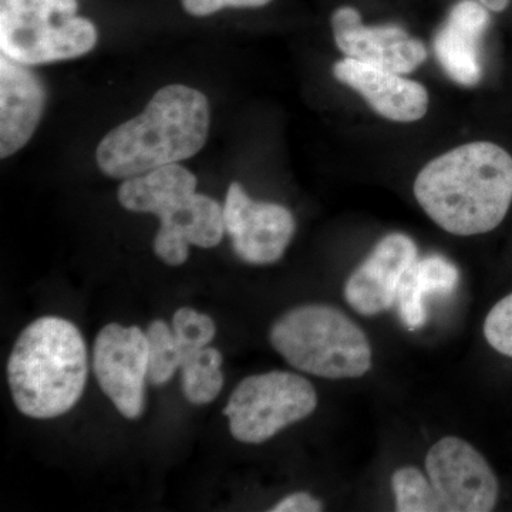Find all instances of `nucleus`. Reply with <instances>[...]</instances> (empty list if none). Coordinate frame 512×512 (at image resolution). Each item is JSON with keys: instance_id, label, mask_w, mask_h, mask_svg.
<instances>
[{"instance_id": "nucleus-1", "label": "nucleus", "mask_w": 512, "mask_h": 512, "mask_svg": "<svg viewBox=\"0 0 512 512\" xmlns=\"http://www.w3.org/2000/svg\"><path fill=\"white\" fill-rule=\"evenodd\" d=\"M414 197L448 234H487L511 207L512 156L490 141L453 148L417 174Z\"/></svg>"}, {"instance_id": "nucleus-2", "label": "nucleus", "mask_w": 512, "mask_h": 512, "mask_svg": "<svg viewBox=\"0 0 512 512\" xmlns=\"http://www.w3.org/2000/svg\"><path fill=\"white\" fill-rule=\"evenodd\" d=\"M207 97L184 84L154 94L140 116L111 130L96 151L101 173L117 180L180 163L198 153L210 131Z\"/></svg>"}, {"instance_id": "nucleus-3", "label": "nucleus", "mask_w": 512, "mask_h": 512, "mask_svg": "<svg viewBox=\"0 0 512 512\" xmlns=\"http://www.w3.org/2000/svg\"><path fill=\"white\" fill-rule=\"evenodd\" d=\"M89 375L86 343L72 322L45 316L20 333L8 362V382L19 412L55 419L79 402Z\"/></svg>"}, {"instance_id": "nucleus-4", "label": "nucleus", "mask_w": 512, "mask_h": 512, "mask_svg": "<svg viewBox=\"0 0 512 512\" xmlns=\"http://www.w3.org/2000/svg\"><path fill=\"white\" fill-rule=\"evenodd\" d=\"M269 340L289 365L322 379H359L372 369L366 333L333 306L313 303L286 312Z\"/></svg>"}, {"instance_id": "nucleus-5", "label": "nucleus", "mask_w": 512, "mask_h": 512, "mask_svg": "<svg viewBox=\"0 0 512 512\" xmlns=\"http://www.w3.org/2000/svg\"><path fill=\"white\" fill-rule=\"evenodd\" d=\"M76 0H0V50L25 66L62 62L92 52L99 35L77 15Z\"/></svg>"}, {"instance_id": "nucleus-6", "label": "nucleus", "mask_w": 512, "mask_h": 512, "mask_svg": "<svg viewBox=\"0 0 512 512\" xmlns=\"http://www.w3.org/2000/svg\"><path fill=\"white\" fill-rule=\"evenodd\" d=\"M316 407L318 394L308 379L274 370L242 380L229 397L224 414L235 440L261 444L311 416Z\"/></svg>"}, {"instance_id": "nucleus-7", "label": "nucleus", "mask_w": 512, "mask_h": 512, "mask_svg": "<svg viewBox=\"0 0 512 512\" xmlns=\"http://www.w3.org/2000/svg\"><path fill=\"white\" fill-rule=\"evenodd\" d=\"M426 471L443 511L488 512L497 505V476L466 440L444 437L437 441L427 453Z\"/></svg>"}, {"instance_id": "nucleus-8", "label": "nucleus", "mask_w": 512, "mask_h": 512, "mask_svg": "<svg viewBox=\"0 0 512 512\" xmlns=\"http://www.w3.org/2000/svg\"><path fill=\"white\" fill-rule=\"evenodd\" d=\"M93 369L101 390L121 416L138 419L144 412L148 382L146 333L137 326H104L94 342Z\"/></svg>"}, {"instance_id": "nucleus-9", "label": "nucleus", "mask_w": 512, "mask_h": 512, "mask_svg": "<svg viewBox=\"0 0 512 512\" xmlns=\"http://www.w3.org/2000/svg\"><path fill=\"white\" fill-rule=\"evenodd\" d=\"M224 222L235 254L252 265L278 262L296 229L288 208L275 202L254 201L238 183L229 185Z\"/></svg>"}, {"instance_id": "nucleus-10", "label": "nucleus", "mask_w": 512, "mask_h": 512, "mask_svg": "<svg viewBox=\"0 0 512 512\" xmlns=\"http://www.w3.org/2000/svg\"><path fill=\"white\" fill-rule=\"evenodd\" d=\"M333 36L340 52L357 62L390 72H413L427 59V49L396 25L366 26L355 8L343 6L332 16Z\"/></svg>"}, {"instance_id": "nucleus-11", "label": "nucleus", "mask_w": 512, "mask_h": 512, "mask_svg": "<svg viewBox=\"0 0 512 512\" xmlns=\"http://www.w3.org/2000/svg\"><path fill=\"white\" fill-rule=\"evenodd\" d=\"M417 259L419 251L412 238L400 232L386 235L346 281V302L363 316L389 311L404 274Z\"/></svg>"}, {"instance_id": "nucleus-12", "label": "nucleus", "mask_w": 512, "mask_h": 512, "mask_svg": "<svg viewBox=\"0 0 512 512\" xmlns=\"http://www.w3.org/2000/svg\"><path fill=\"white\" fill-rule=\"evenodd\" d=\"M333 76L356 90L384 119L413 123L423 119L429 110L426 87L402 74L345 57L333 66Z\"/></svg>"}, {"instance_id": "nucleus-13", "label": "nucleus", "mask_w": 512, "mask_h": 512, "mask_svg": "<svg viewBox=\"0 0 512 512\" xmlns=\"http://www.w3.org/2000/svg\"><path fill=\"white\" fill-rule=\"evenodd\" d=\"M161 227L154 252L164 264L180 266L190 255V245L214 248L225 234L224 207L204 194L190 195L158 215Z\"/></svg>"}, {"instance_id": "nucleus-14", "label": "nucleus", "mask_w": 512, "mask_h": 512, "mask_svg": "<svg viewBox=\"0 0 512 512\" xmlns=\"http://www.w3.org/2000/svg\"><path fill=\"white\" fill-rule=\"evenodd\" d=\"M45 103L40 77L29 66L0 56V157L13 156L29 143Z\"/></svg>"}, {"instance_id": "nucleus-15", "label": "nucleus", "mask_w": 512, "mask_h": 512, "mask_svg": "<svg viewBox=\"0 0 512 512\" xmlns=\"http://www.w3.org/2000/svg\"><path fill=\"white\" fill-rule=\"evenodd\" d=\"M490 13L477 0H460L434 37V52L450 79L474 86L483 77L481 40L490 26Z\"/></svg>"}, {"instance_id": "nucleus-16", "label": "nucleus", "mask_w": 512, "mask_h": 512, "mask_svg": "<svg viewBox=\"0 0 512 512\" xmlns=\"http://www.w3.org/2000/svg\"><path fill=\"white\" fill-rule=\"evenodd\" d=\"M457 266L440 255L417 259L404 274L397 292L400 318L410 330L423 328L427 320L426 298L448 295L457 288Z\"/></svg>"}, {"instance_id": "nucleus-17", "label": "nucleus", "mask_w": 512, "mask_h": 512, "mask_svg": "<svg viewBox=\"0 0 512 512\" xmlns=\"http://www.w3.org/2000/svg\"><path fill=\"white\" fill-rule=\"evenodd\" d=\"M197 177L178 163L127 178L119 188L120 204L127 211L160 215L165 208L195 194Z\"/></svg>"}, {"instance_id": "nucleus-18", "label": "nucleus", "mask_w": 512, "mask_h": 512, "mask_svg": "<svg viewBox=\"0 0 512 512\" xmlns=\"http://www.w3.org/2000/svg\"><path fill=\"white\" fill-rule=\"evenodd\" d=\"M222 355L215 348H204L181 365L185 399L195 406L214 402L224 386Z\"/></svg>"}, {"instance_id": "nucleus-19", "label": "nucleus", "mask_w": 512, "mask_h": 512, "mask_svg": "<svg viewBox=\"0 0 512 512\" xmlns=\"http://www.w3.org/2000/svg\"><path fill=\"white\" fill-rule=\"evenodd\" d=\"M392 490L399 512L443 511L433 484L419 468L403 467L394 471Z\"/></svg>"}, {"instance_id": "nucleus-20", "label": "nucleus", "mask_w": 512, "mask_h": 512, "mask_svg": "<svg viewBox=\"0 0 512 512\" xmlns=\"http://www.w3.org/2000/svg\"><path fill=\"white\" fill-rule=\"evenodd\" d=\"M148 342L147 380L154 386H163L173 379L178 367H181L180 353L175 342L173 328L154 320L146 332Z\"/></svg>"}, {"instance_id": "nucleus-21", "label": "nucleus", "mask_w": 512, "mask_h": 512, "mask_svg": "<svg viewBox=\"0 0 512 512\" xmlns=\"http://www.w3.org/2000/svg\"><path fill=\"white\" fill-rule=\"evenodd\" d=\"M173 332L183 365L185 360L210 345L217 328L210 316L191 308H181L174 313Z\"/></svg>"}, {"instance_id": "nucleus-22", "label": "nucleus", "mask_w": 512, "mask_h": 512, "mask_svg": "<svg viewBox=\"0 0 512 512\" xmlns=\"http://www.w3.org/2000/svg\"><path fill=\"white\" fill-rule=\"evenodd\" d=\"M484 336L491 348L512 359V293L495 303L488 313Z\"/></svg>"}, {"instance_id": "nucleus-23", "label": "nucleus", "mask_w": 512, "mask_h": 512, "mask_svg": "<svg viewBox=\"0 0 512 512\" xmlns=\"http://www.w3.org/2000/svg\"><path fill=\"white\" fill-rule=\"evenodd\" d=\"M185 12L195 18L214 15L222 9H255L269 5L272 0H181Z\"/></svg>"}, {"instance_id": "nucleus-24", "label": "nucleus", "mask_w": 512, "mask_h": 512, "mask_svg": "<svg viewBox=\"0 0 512 512\" xmlns=\"http://www.w3.org/2000/svg\"><path fill=\"white\" fill-rule=\"evenodd\" d=\"M272 512H319L323 511V504L318 498L309 493H295L279 501Z\"/></svg>"}, {"instance_id": "nucleus-25", "label": "nucleus", "mask_w": 512, "mask_h": 512, "mask_svg": "<svg viewBox=\"0 0 512 512\" xmlns=\"http://www.w3.org/2000/svg\"><path fill=\"white\" fill-rule=\"evenodd\" d=\"M484 8L491 10V12H503L510 5V0H477Z\"/></svg>"}]
</instances>
